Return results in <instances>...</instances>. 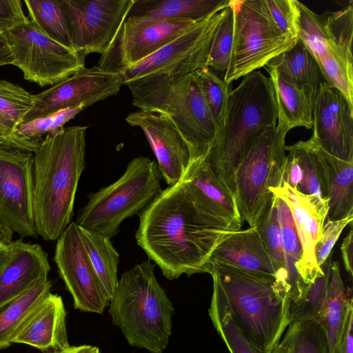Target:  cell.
<instances>
[{
	"label": "cell",
	"mask_w": 353,
	"mask_h": 353,
	"mask_svg": "<svg viewBox=\"0 0 353 353\" xmlns=\"http://www.w3.org/2000/svg\"><path fill=\"white\" fill-rule=\"evenodd\" d=\"M13 343L26 344L43 352L68 347L66 311L61 296L49 292L26 320Z\"/></svg>",
	"instance_id": "44dd1931"
},
{
	"label": "cell",
	"mask_w": 353,
	"mask_h": 353,
	"mask_svg": "<svg viewBox=\"0 0 353 353\" xmlns=\"http://www.w3.org/2000/svg\"><path fill=\"white\" fill-rule=\"evenodd\" d=\"M210 261L275 280L270 259L256 226L240 230L225 239L213 251Z\"/></svg>",
	"instance_id": "7402d4cb"
},
{
	"label": "cell",
	"mask_w": 353,
	"mask_h": 353,
	"mask_svg": "<svg viewBox=\"0 0 353 353\" xmlns=\"http://www.w3.org/2000/svg\"><path fill=\"white\" fill-rule=\"evenodd\" d=\"M319 143L313 136L307 141H299L285 145L297 158L302 169L303 179L296 190L320 201H328L325 191L323 167L319 157Z\"/></svg>",
	"instance_id": "e575fe53"
},
{
	"label": "cell",
	"mask_w": 353,
	"mask_h": 353,
	"mask_svg": "<svg viewBox=\"0 0 353 353\" xmlns=\"http://www.w3.org/2000/svg\"><path fill=\"white\" fill-rule=\"evenodd\" d=\"M221 11L196 22L149 57L121 72L124 84L152 74L193 73L208 68L209 53Z\"/></svg>",
	"instance_id": "7c38bea8"
},
{
	"label": "cell",
	"mask_w": 353,
	"mask_h": 353,
	"mask_svg": "<svg viewBox=\"0 0 353 353\" xmlns=\"http://www.w3.org/2000/svg\"><path fill=\"white\" fill-rule=\"evenodd\" d=\"M319 157L328 199L326 219L336 221L353 216V162L330 154L321 145Z\"/></svg>",
	"instance_id": "4316f807"
},
{
	"label": "cell",
	"mask_w": 353,
	"mask_h": 353,
	"mask_svg": "<svg viewBox=\"0 0 353 353\" xmlns=\"http://www.w3.org/2000/svg\"><path fill=\"white\" fill-rule=\"evenodd\" d=\"M28 19L19 0H0V26L5 30Z\"/></svg>",
	"instance_id": "bcb514c9"
},
{
	"label": "cell",
	"mask_w": 353,
	"mask_h": 353,
	"mask_svg": "<svg viewBox=\"0 0 353 353\" xmlns=\"http://www.w3.org/2000/svg\"><path fill=\"white\" fill-rule=\"evenodd\" d=\"M51 353H99V347L89 345L79 346H68L64 349L57 350Z\"/></svg>",
	"instance_id": "816d5d0a"
},
{
	"label": "cell",
	"mask_w": 353,
	"mask_h": 353,
	"mask_svg": "<svg viewBox=\"0 0 353 353\" xmlns=\"http://www.w3.org/2000/svg\"><path fill=\"white\" fill-rule=\"evenodd\" d=\"M287 134L276 125L261 134L245 152L234 172L235 197L242 219L257 225L270 206L271 188L281 183Z\"/></svg>",
	"instance_id": "9c48e42d"
},
{
	"label": "cell",
	"mask_w": 353,
	"mask_h": 353,
	"mask_svg": "<svg viewBox=\"0 0 353 353\" xmlns=\"http://www.w3.org/2000/svg\"><path fill=\"white\" fill-rule=\"evenodd\" d=\"M125 121L143 132L157 160L161 177L168 186L177 183L192 157L187 141L172 119L163 112L139 110L129 113Z\"/></svg>",
	"instance_id": "d6986e66"
},
{
	"label": "cell",
	"mask_w": 353,
	"mask_h": 353,
	"mask_svg": "<svg viewBox=\"0 0 353 353\" xmlns=\"http://www.w3.org/2000/svg\"><path fill=\"white\" fill-rule=\"evenodd\" d=\"M282 337L290 353H329L323 328L314 319L290 323Z\"/></svg>",
	"instance_id": "f35d334b"
},
{
	"label": "cell",
	"mask_w": 353,
	"mask_h": 353,
	"mask_svg": "<svg viewBox=\"0 0 353 353\" xmlns=\"http://www.w3.org/2000/svg\"><path fill=\"white\" fill-rule=\"evenodd\" d=\"M161 178L154 161L143 156L133 158L115 182L88 194L76 223L112 239L125 219L139 214L161 192Z\"/></svg>",
	"instance_id": "52a82bcc"
},
{
	"label": "cell",
	"mask_w": 353,
	"mask_h": 353,
	"mask_svg": "<svg viewBox=\"0 0 353 353\" xmlns=\"http://www.w3.org/2000/svg\"><path fill=\"white\" fill-rule=\"evenodd\" d=\"M299 39L317 63L326 82L353 106V5L319 14L299 2Z\"/></svg>",
	"instance_id": "ba28073f"
},
{
	"label": "cell",
	"mask_w": 353,
	"mask_h": 353,
	"mask_svg": "<svg viewBox=\"0 0 353 353\" xmlns=\"http://www.w3.org/2000/svg\"><path fill=\"white\" fill-rule=\"evenodd\" d=\"M138 215L137 243L169 280L208 273L213 251L237 232L214 216L183 179Z\"/></svg>",
	"instance_id": "6da1fadb"
},
{
	"label": "cell",
	"mask_w": 353,
	"mask_h": 353,
	"mask_svg": "<svg viewBox=\"0 0 353 353\" xmlns=\"http://www.w3.org/2000/svg\"><path fill=\"white\" fill-rule=\"evenodd\" d=\"M196 22L190 19H172L142 26L124 23L115 41L101 55L97 65L121 74L170 43Z\"/></svg>",
	"instance_id": "e0dca14e"
},
{
	"label": "cell",
	"mask_w": 353,
	"mask_h": 353,
	"mask_svg": "<svg viewBox=\"0 0 353 353\" xmlns=\"http://www.w3.org/2000/svg\"><path fill=\"white\" fill-rule=\"evenodd\" d=\"M3 30L4 29L0 26V66L12 65L14 63L12 52Z\"/></svg>",
	"instance_id": "681fc988"
},
{
	"label": "cell",
	"mask_w": 353,
	"mask_h": 353,
	"mask_svg": "<svg viewBox=\"0 0 353 353\" xmlns=\"http://www.w3.org/2000/svg\"><path fill=\"white\" fill-rule=\"evenodd\" d=\"M136 0H65L72 46L83 57L105 54L115 41Z\"/></svg>",
	"instance_id": "5bb4252c"
},
{
	"label": "cell",
	"mask_w": 353,
	"mask_h": 353,
	"mask_svg": "<svg viewBox=\"0 0 353 353\" xmlns=\"http://www.w3.org/2000/svg\"><path fill=\"white\" fill-rule=\"evenodd\" d=\"M88 126L48 134L34 152V219L37 235L57 240L72 222L75 195L85 168Z\"/></svg>",
	"instance_id": "7a4b0ae2"
},
{
	"label": "cell",
	"mask_w": 353,
	"mask_h": 353,
	"mask_svg": "<svg viewBox=\"0 0 353 353\" xmlns=\"http://www.w3.org/2000/svg\"><path fill=\"white\" fill-rule=\"evenodd\" d=\"M209 316L230 353H271L251 341L234 321L220 288L213 281Z\"/></svg>",
	"instance_id": "d6a6232c"
},
{
	"label": "cell",
	"mask_w": 353,
	"mask_h": 353,
	"mask_svg": "<svg viewBox=\"0 0 353 353\" xmlns=\"http://www.w3.org/2000/svg\"><path fill=\"white\" fill-rule=\"evenodd\" d=\"M341 250L345 270L352 281L353 276V232L352 228L350 230L348 234L343 239Z\"/></svg>",
	"instance_id": "c3c4849f"
},
{
	"label": "cell",
	"mask_w": 353,
	"mask_h": 353,
	"mask_svg": "<svg viewBox=\"0 0 353 353\" xmlns=\"http://www.w3.org/2000/svg\"><path fill=\"white\" fill-rule=\"evenodd\" d=\"M41 277L26 292L0 307V350L10 346L19 330L46 296L52 283Z\"/></svg>",
	"instance_id": "f546056e"
},
{
	"label": "cell",
	"mask_w": 353,
	"mask_h": 353,
	"mask_svg": "<svg viewBox=\"0 0 353 353\" xmlns=\"http://www.w3.org/2000/svg\"><path fill=\"white\" fill-rule=\"evenodd\" d=\"M13 234L9 228L0 223V245L11 243Z\"/></svg>",
	"instance_id": "f5cc1de1"
},
{
	"label": "cell",
	"mask_w": 353,
	"mask_h": 353,
	"mask_svg": "<svg viewBox=\"0 0 353 353\" xmlns=\"http://www.w3.org/2000/svg\"><path fill=\"white\" fill-rule=\"evenodd\" d=\"M155 265L148 259L123 272L108 312L129 345L163 353L172 334L174 309L155 276Z\"/></svg>",
	"instance_id": "277c9868"
},
{
	"label": "cell",
	"mask_w": 353,
	"mask_h": 353,
	"mask_svg": "<svg viewBox=\"0 0 353 353\" xmlns=\"http://www.w3.org/2000/svg\"><path fill=\"white\" fill-rule=\"evenodd\" d=\"M331 265L332 255L321 267L323 274L317 276L307 286L299 300L290 304V323L305 319L321 321L327 295Z\"/></svg>",
	"instance_id": "74e56055"
},
{
	"label": "cell",
	"mask_w": 353,
	"mask_h": 353,
	"mask_svg": "<svg viewBox=\"0 0 353 353\" xmlns=\"http://www.w3.org/2000/svg\"><path fill=\"white\" fill-rule=\"evenodd\" d=\"M277 107L269 77L256 70L230 90L226 118L206 153L205 162L218 180L235 196L234 172L252 143L276 125Z\"/></svg>",
	"instance_id": "3957f363"
},
{
	"label": "cell",
	"mask_w": 353,
	"mask_h": 353,
	"mask_svg": "<svg viewBox=\"0 0 353 353\" xmlns=\"http://www.w3.org/2000/svg\"><path fill=\"white\" fill-rule=\"evenodd\" d=\"M270 191L290 208L303 252L298 272L305 284L309 285L323 274L316 260L315 246L327 218L328 201L302 194L284 183Z\"/></svg>",
	"instance_id": "ffe728a7"
},
{
	"label": "cell",
	"mask_w": 353,
	"mask_h": 353,
	"mask_svg": "<svg viewBox=\"0 0 353 353\" xmlns=\"http://www.w3.org/2000/svg\"><path fill=\"white\" fill-rule=\"evenodd\" d=\"M126 85L133 106L172 119L189 145L192 159L206 153L216 130L192 73L152 74Z\"/></svg>",
	"instance_id": "8992f818"
},
{
	"label": "cell",
	"mask_w": 353,
	"mask_h": 353,
	"mask_svg": "<svg viewBox=\"0 0 353 353\" xmlns=\"http://www.w3.org/2000/svg\"><path fill=\"white\" fill-rule=\"evenodd\" d=\"M230 5L234 13L233 43L223 78L228 84L265 67L298 41L279 30L261 0H230Z\"/></svg>",
	"instance_id": "30bf717a"
},
{
	"label": "cell",
	"mask_w": 353,
	"mask_h": 353,
	"mask_svg": "<svg viewBox=\"0 0 353 353\" xmlns=\"http://www.w3.org/2000/svg\"><path fill=\"white\" fill-rule=\"evenodd\" d=\"M265 67L276 103L277 129L286 134L297 127L312 129V103L307 94L276 65L269 62Z\"/></svg>",
	"instance_id": "484cf974"
},
{
	"label": "cell",
	"mask_w": 353,
	"mask_h": 353,
	"mask_svg": "<svg viewBox=\"0 0 353 353\" xmlns=\"http://www.w3.org/2000/svg\"><path fill=\"white\" fill-rule=\"evenodd\" d=\"M313 134L330 154L353 162V106L343 93L321 82L312 105Z\"/></svg>",
	"instance_id": "ac0fdd59"
},
{
	"label": "cell",
	"mask_w": 353,
	"mask_h": 353,
	"mask_svg": "<svg viewBox=\"0 0 353 353\" xmlns=\"http://www.w3.org/2000/svg\"><path fill=\"white\" fill-rule=\"evenodd\" d=\"M353 216L343 219L330 221L326 219L321 234L315 246L317 264L321 267L332 255V251L342 231L348 224L352 225Z\"/></svg>",
	"instance_id": "ee69618b"
},
{
	"label": "cell",
	"mask_w": 353,
	"mask_h": 353,
	"mask_svg": "<svg viewBox=\"0 0 353 353\" xmlns=\"http://www.w3.org/2000/svg\"><path fill=\"white\" fill-rule=\"evenodd\" d=\"M85 108L81 105L65 108L44 117L21 123L16 126L15 133L26 140L41 141L43 136L63 128L66 123L74 118Z\"/></svg>",
	"instance_id": "60d3db41"
},
{
	"label": "cell",
	"mask_w": 353,
	"mask_h": 353,
	"mask_svg": "<svg viewBox=\"0 0 353 353\" xmlns=\"http://www.w3.org/2000/svg\"><path fill=\"white\" fill-rule=\"evenodd\" d=\"M20 240L0 245V274L15 253Z\"/></svg>",
	"instance_id": "f907efd6"
},
{
	"label": "cell",
	"mask_w": 353,
	"mask_h": 353,
	"mask_svg": "<svg viewBox=\"0 0 353 353\" xmlns=\"http://www.w3.org/2000/svg\"><path fill=\"white\" fill-rule=\"evenodd\" d=\"M33 163L34 152L0 147V223L21 240L37 236Z\"/></svg>",
	"instance_id": "4fadbf2b"
},
{
	"label": "cell",
	"mask_w": 353,
	"mask_h": 353,
	"mask_svg": "<svg viewBox=\"0 0 353 353\" xmlns=\"http://www.w3.org/2000/svg\"><path fill=\"white\" fill-rule=\"evenodd\" d=\"M265 12L285 35L299 39L301 10L296 0H261Z\"/></svg>",
	"instance_id": "7bdbcfd3"
},
{
	"label": "cell",
	"mask_w": 353,
	"mask_h": 353,
	"mask_svg": "<svg viewBox=\"0 0 353 353\" xmlns=\"http://www.w3.org/2000/svg\"><path fill=\"white\" fill-rule=\"evenodd\" d=\"M203 156L191 160L181 179L190 183L201 202L214 215L239 231L241 230L243 220L236 197L218 180Z\"/></svg>",
	"instance_id": "cb8c5ba5"
},
{
	"label": "cell",
	"mask_w": 353,
	"mask_h": 353,
	"mask_svg": "<svg viewBox=\"0 0 353 353\" xmlns=\"http://www.w3.org/2000/svg\"><path fill=\"white\" fill-rule=\"evenodd\" d=\"M270 62L281 68L307 94L312 105L319 89V69L313 57L298 39L288 50Z\"/></svg>",
	"instance_id": "836d02e7"
},
{
	"label": "cell",
	"mask_w": 353,
	"mask_h": 353,
	"mask_svg": "<svg viewBox=\"0 0 353 353\" xmlns=\"http://www.w3.org/2000/svg\"><path fill=\"white\" fill-rule=\"evenodd\" d=\"M23 2L28 11L29 20L39 30L73 50L65 0H26Z\"/></svg>",
	"instance_id": "4dcf8cb0"
},
{
	"label": "cell",
	"mask_w": 353,
	"mask_h": 353,
	"mask_svg": "<svg viewBox=\"0 0 353 353\" xmlns=\"http://www.w3.org/2000/svg\"><path fill=\"white\" fill-rule=\"evenodd\" d=\"M353 302L347 308L345 320L336 353H353Z\"/></svg>",
	"instance_id": "7dc6e473"
},
{
	"label": "cell",
	"mask_w": 353,
	"mask_h": 353,
	"mask_svg": "<svg viewBox=\"0 0 353 353\" xmlns=\"http://www.w3.org/2000/svg\"><path fill=\"white\" fill-rule=\"evenodd\" d=\"M34 94L21 86L6 80H0V112L17 125L32 108Z\"/></svg>",
	"instance_id": "b9f144b4"
},
{
	"label": "cell",
	"mask_w": 353,
	"mask_h": 353,
	"mask_svg": "<svg viewBox=\"0 0 353 353\" xmlns=\"http://www.w3.org/2000/svg\"><path fill=\"white\" fill-rule=\"evenodd\" d=\"M79 229L90 262L110 300L119 281V254L107 236L81 226Z\"/></svg>",
	"instance_id": "1f68e13d"
},
{
	"label": "cell",
	"mask_w": 353,
	"mask_h": 353,
	"mask_svg": "<svg viewBox=\"0 0 353 353\" xmlns=\"http://www.w3.org/2000/svg\"><path fill=\"white\" fill-rule=\"evenodd\" d=\"M208 274L220 288L243 334L271 352L290 324V302L276 292L274 279L213 261L209 262Z\"/></svg>",
	"instance_id": "5b68a950"
},
{
	"label": "cell",
	"mask_w": 353,
	"mask_h": 353,
	"mask_svg": "<svg viewBox=\"0 0 353 353\" xmlns=\"http://www.w3.org/2000/svg\"><path fill=\"white\" fill-rule=\"evenodd\" d=\"M229 3L230 0H136L125 23L142 26L172 19L200 21Z\"/></svg>",
	"instance_id": "d4e9b609"
},
{
	"label": "cell",
	"mask_w": 353,
	"mask_h": 353,
	"mask_svg": "<svg viewBox=\"0 0 353 353\" xmlns=\"http://www.w3.org/2000/svg\"><path fill=\"white\" fill-rule=\"evenodd\" d=\"M271 353H290L289 346L283 337L280 342L272 350Z\"/></svg>",
	"instance_id": "db71d44e"
},
{
	"label": "cell",
	"mask_w": 353,
	"mask_h": 353,
	"mask_svg": "<svg viewBox=\"0 0 353 353\" xmlns=\"http://www.w3.org/2000/svg\"><path fill=\"white\" fill-rule=\"evenodd\" d=\"M26 80L41 87L54 85L85 67V59L52 40L29 20L3 30Z\"/></svg>",
	"instance_id": "8fae6325"
},
{
	"label": "cell",
	"mask_w": 353,
	"mask_h": 353,
	"mask_svg": "<svg viewBox=\"0 0 353 353\" xmlns=\"http://www.w3.org/2000/svg\"><path fill=\"white\" fill-rule=\"evenodd\" d=\"M274 196L284 255L288 296L290 303H292L301 298L308 286L298 272V267L302 259V248L289 206L282 199Z\"/></svg>",
	"instance_id": "83f0119b"
},
{
	"label": "cell",
	"mask_w": 353,
	"mask_h": 353,
	"mask_svg": "<svg viewBox=\"0 0 353 353\" xmlns=\"http://www.w3.org/2000/svg\"><path fill=\"white\" fill-rule=\"evenodd\" d=\"M352 301V290L345 287L339 263L333 261L322 318L319 322L325 334L329 353L336 352L347 308Z\"/></svg>",
	"instance_id": "f1b7e54d"
},
{
	"label": "cell",
	"mask_w": 353,
	"mask_h": 353,
	"mask_svg": "<svg viewBox=\"0 0 353 353\" xmlns=\"http://www.w3.org/2000/svg\"><path fill=\"white\" fill-rule=\"evenodd\" d=\"M50 264L39 244L20 240L15 253L0 274V307L19 296L41 277L48 276Z\"/></svg>",
	"instance_id": "603a6c76"
},
{
	"label": "cell",
	"mask_w": 353,
	"mask_h": 353,
	"mask_svg": "<svg viewBox=\"0 0 353 353\" xmlns=\"http://www.w3.org/2000/svg\"><path fill=\"white\" fill-rule=\"evenodd\" d=\"M192 74L211 114L217 133L223 128L225 123L230 91V84L209 68L199 69Z\"/></svg>",
	"instance_id": "8d00e7d4"
},
{
	"label": "cell",
	"mask_w": 353,
	"mask_h": 353,
	"mask_svg": "<svg viewBox=\"0 0 353 353\" xmlns=\"http://www.w3.org/2000/svg\"><path fill=\"white\" fill-rule=\"evenodd\" d=\"M208 57V68L224 75L230 63L234 35V13L230 3L222 11Z\"/></svg>",
	"instance_id": "ab89813d"
},
{
	"label": "cell",
	"mask_w": 353,
	"mask_h": 353,
	"mask_svg": "<svg viewBox=\"0 0 353 353\" xmlns=\"http://www.w3.org/2000/svg\"><path fill=\"white\" fill-rule=\"evenodd\" d=\"M16 126L12 119L0 112V139L3 140L7 147L34 152L41 141H28L19 137L15 133Z\"/></svg>",
	"instance_id": "f6af8a7d"
},
{
	"label": "cell",
	"mask_w": 353,
	"mask_h": 353,
	"mask_svg": "<svg viewBox=\"0 0 353 353\" xmlns=\"http://www.w3.org/2000/svg\"><path fill=\"white\" fill-rule=\"evenodd\" d=\"M53 260L72 296L74 308L103 313L110 299L90 262L76 221H72L57 239Z\"/></svg>",
	"instance_id": "9a60e30c"
},
{
	"label": "cell",
	"mask_w": 353,
	"mask_h": 353,
	"mask_svg": "<svg viewBox=\"0 0 353 353\" xmlns=\"http://www.w3.org/2000/svg\"><path fill=\"white\" fill-rule=\"evenodd\" d=\"M123 84L120 73L104 70L98 65L83 67L70 77L34 94L33 105L21 123L44 117L65 108L81 105L85 108L90 106L116 95Z\"/></svg>",
	"instance_id": "2e32d148"
},
{
	"label": "cell",
	"mask_w": 353,
	"mask_h": 353,
	"mask_svg": "<svg viewBox=\"0 0 353 353\" xmlns=\"http://www.w3.org/2000/svg\"><path fill=\"white\" fill-rule=\"evenodd\" d=\"M256 227L273 267L275 278L274 288L280 296L290 301L288 296L284 255L281 243L278 210L274 195L270 206Z\"/></svg>",
	"instance_id": "d590c367"
},
{
	"label": "cell",
	"mask_w": 353,
	"mask_h": 353,
	"mask_svg": "<svg viewBox=\"0 0 353 353\" xmlns=\"http://www.w3.org/2000/svg\"><path fill=\"white\" fill-rule=\"evenodd\" d=\"M0 147H3V148H7V145L6 144V143L3 141V140H2L1 139H0Z\"/></svg>",
	"instance_id": "11a10c76"
}]
</instances>
